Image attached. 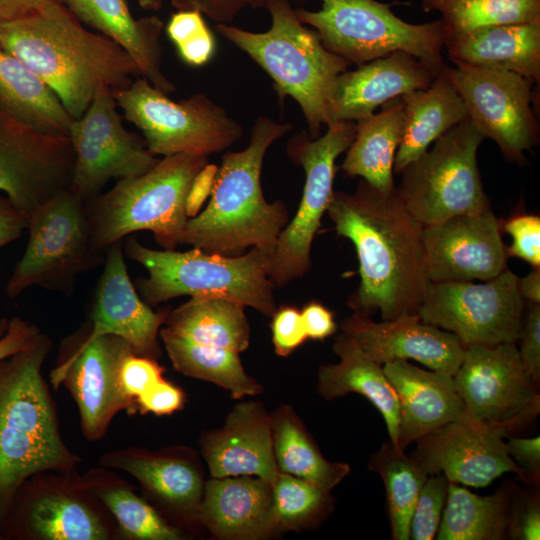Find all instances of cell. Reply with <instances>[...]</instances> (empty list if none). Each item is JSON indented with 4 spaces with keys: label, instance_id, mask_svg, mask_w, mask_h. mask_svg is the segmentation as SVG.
Instances as JSON below:
<instances>
[{
    "label": "cell",
    "instance_id": "cell-13",
    "mask_svg": "<svg viewBox=\"0 0 540 540\" xmlns=\"http://www.w3.org/2000/svg\"><path fill=\"white\" fill-rule=\"evenodd\" d=\"M355 131V122H334L320 137L303 133L291 139L288 154L304 168L305 185L296 215L280 233L271 256L269 276L275 286L309 272L312 242L334 192L336 160L352 143Z\"/></svg>",
    "mask_w": 540,
    "mask_h": 540
},
{
    "label": "cell",
    "instance_id": "cell-22",
    "mask_svg": "<svg viewBox=\"0 0 540 540\" xmlns=\"http://www.w3.org/2000/svg\"><path fill=\"white\" fill-rule=\"evenodd\" d=\"M507 434L464 414L415 441L411 456L428 475L442 473L449 482L470 487L487 486L507 472L524 481L522 470L507 452Z\"/></svg>",
    "mask_w": 540,
    "mask_h": 540
},
{
    "label": "cell",
    "instance_id": "cell-45",
    "mask_svg": "<svg viewBox=\"0 0 540 540\" xmlns=\"http://www.w3.org/2000/svg\"><path fill=\"white\" fill-rule=\"evenodd\" d=\"M165 370L156 359L137 355L133 351L122 358L118 367V386L129 405L128 415L138 414L137 400L164 378Z\"/></svg>",
    "mask_w": 540,
    "mask_h": 540
},
{
    "label": "cell",
    "instance_id": "cell-25",
    "mask_svg": "<svg viewBox=\"0 0 540 540\" xmlns=\"http://www.w3.org/2000/svg\"><path fill=\"white\" fill-rule=\"evenodd\" d=\"M439 73L401 51L346 70L338 76L328 102L329 124L356 122L392 99L427 88Z\"/></svg>",
    "mask_w": 540,
    "mask_h": 540
},
{
    "label": "cell",
    "instance_id": "cell-23",
    "mask_svg": "<svg viewBox=\"0 0 540 540\" xmlns=\"http://www.w3.org/2000/svg\"><path fill=\"white\" fill-rule=\"evenodd\" d=\"M123 241L105 252L89 315V326L80 339L91 341L104 335L124 339L133 352L158 360L162 355L159 331L171 307L154 311L143 301L128 274Z\"/></svg>",
    "mask_w": 540,
    "mask_h": 540
},
{
    "label": "cell",
    "instance_id": "cell-40",
    "mask_svg": "<svg viewBox=\"0 0 540 540\" xmlns=\"http://www.w3.org/2000/svg\"><path fill=\"white\" fill-rule=\"evenodd\" d=\"M368 467L381 476L385 487L391 538L410 539L413 509L429 475L390 440L372 455Z\"/></svg>",
    "mask_w": 540,
    "mask_h": 540
},
{
    "label": "cell",
    "instance_id": "cell-51",
    "mask_svg": "<svg viewBox=\"0 0 540 540\" xmlns=\"http://www.w3.org/2000/svg\"><path fill=\"white\" fill-rule=\"evenodd\" d=\"M506 449L509 456L520 467L524 481L538 485L540 481V438H521L506 435Z\"/></svg>",
    "mask_w": 540,
    "mask_h": 540
},
{
    "label": "cell",
    "instance_id": "cell-42",
    "mask_svg": "<svg viewBox=\"0 0 540 540\" xmlns=\"http://www.w3.org/2000/svg\"><path fill=\"white\" fill-rule=\"evenodd\" d=\"M276 531L299 530L320 520L331 506L330 493L302 478L278 472L271 483Z\"/></svg>",
    "mask_w": 540,
    "mask_h": 540
},
{
    "label": "cell",
    "instance_id": "cell-33",
    "mask_svg": "<svg viewBox=\"0 0 540 540\" xmlns=\"http://www.w3.org/2000/svg\"><path fill=\"white\" fill-rule=\"evenodd\" d=\"M403 123L401 97L384 103L379 112L356 121L355 136L341 166L345 175L361 177L381 193L393 191L396 188L393 166Z\"/></svg>",
    "mask_w": 540,
    "mask_h": 540
},
{
    "label": "cell",
    "instance_id": "cell-59",
    "mask_svg": "<svg viewBox=\"0 0 540 540\" xmlns=\"http://www.w3.org/2000/svg\"><path fill=\"white\" fill-rule=\"evenodd\" d=\"M140 7L145 10L157 11L159 10L164 0H136Z\"/></svg>",
    "mask_w": 540,
    "mask_h": 540
},
{
    "label": "cell",
    "instance_id": "cell-37",
    "mask_svg": "<svg viewBox=\"0 0 540 540\" xmlns=\"http://www.w3.org/2000/svg\"><path fill=\"white\" fill-rule=\"evenodd\" d=\"M270 418L279 472L307 480L328 493L350 473L347 463L330 462L323 457L291 407H279Z\"/></svg>",
    "mask_w": 540,
    "mask_h": 540
},
{
    "label": "cell",
    "instance_id": "cell-52",
    "mask_svg": "<svg viewBox=\"0 0 540 540\" xmlns=\"http://www.w3.org/2000/svg\"><path fill=\"white\" fill-rule=\"evenodd\" d=\"M175 10H198L218 23L230 24L247 6L246 0H170Z\"/></svg>",
    "mask_w": 540,
    "mask_h": 540
},
{
    "label": "cell",
    "instance_id": "cell-16",
    "mask_svg": "<svg viewBox=\"0 0 540 540\" xmlns=\"http://www.w3.org/2000/svg\"><path fill=\"white\" fill-rule=\"evenodd\" d=\"M465 416L508 434L540 412L537 385L526 373L515 343L465 347L453 375Z\"/></svg>",
    "mask_w": 540,
    "mask_h": 540
},
{
    "label": "cell",
    "instance_id": "cell-26",
    "mask_svg": "<svg viewBox=\"0 0 540 540\" xmlns=\"http://www.w3.org/2000/svg\"><path fill=\"white\" fill-rule=\"evenodd\" d=\"M199 444L211 477L255 476L272 483L279 472L270 414L259 402L235 405L224 425L203 433Z\"/></svg>",
    "mask_w": 540,
    "mask_h": 540
},
{
    "label": "cell",
    "instance_id": "cell-29",
    "mask_svg": "<svg viewBox=\"0 0 540 540\" xmlns=\"http://www.w3.org/2000/svg\"><path fill=\"white\" fill-rule=\"evenodd\" d=\"M68 7L83 24L119 45L154 87L166 94L175 90L162 71L164 23L158 16L135 18L125 0H69Z\"/></svg>",
    "mask_w": 540,
    "mask_h": 540
},
{
    "label": "cell",
    "instance_id": "cell-46",
    "mask_svg": "<svg viewBox=\"0 0 540 540\" xmlns=\"http://www.w3.org/2000/svg\"><path fill=\"white\" fill-rule=\"evenodd\" d=\"M503 229L512 238L506 247L508 257H516L540 267V217L535 214H516L503 223Z\"/></svg>",
    "mask_w": 540,
    "mask_h": 540
},
{
    "label": "cell",
    "instance_id": "cell-54",
    "mask_svg": "<svg viewBox=\"0 0 540 540\" xmlns=\"http://www.w3.org/2000/svg\"><path fill=\"white\" fill-rule=\"evenodd\" d=\"M300 312L308 338L324 340L336 332L333 312L320 302L309 301Z\"/></svg>",
    "mask_w": 540,
    "mask_h": 540
},
{
    "label": "cell",
    "instance_id": "cell-49",
    "mask_svg": "<svg viewBox=\"0 0 540 540\" xmlns=\"http://www.w3.org/2000/svg\"><path fill=\"white\" fill-rule=\"evenodd\" d=\"M528 310L523 316V324L519 336V351L522 365L539 386L540 382V304L528 303Z\"/></svg>",
    "mask_w": 540,
    "mask_h": 540
},
{
    "label": "cell",
    "instance_id": "cell-36",
    "mask_svg": "<svg viewBox=\"0 0 540 540\" xmlns=\"http://www.w3.org/2000/svg\"><path fill=\"white\" fill-rule=\"evenodd\" d=\"M94 495L117 525V540H185L188 534L169 523L135 487L110 468L94 467L82 474Z\"/></svg>",
    "mask_w": 540,
    "mask_h": 540
},
{
    "label": "cell",
    "instance_id": "cell-7",
    "mask_svg": "<svg viewBox=\"0 0 540 540\" xmlns=\"http://www.w3.org/2000/svg\"><path fill=\"white\" fill-rule=\"evenodd\" d=\"M122 244L125 257L147 270V277L138 278L135 287L151 307L187 295L233 300L267 316L277 309L269 276L271 254L259 248L225 256L198 248L155 250L131 237Z\"/></svg>",
    "mask_w": 540,
    "mask_h": 540
},
{
    "label": "cell",
    "instance_id": "cell-4",
    "mask_svg": "<svg viewBox=\"0 0 540 540\" xmlns=\"http://www.w3.org/2000/svg\"><path fill=\"white\" fill-rule=\"evenodd\" d=\"M291 129L290 123L256 119L248 146L224 154L209 202L188 219L182 244L225 256L256 247L272 256L288 211L281 201L265 200L261 171L269 147Z\"/></svg>",
    "mask_w": 540,
    "mask_h": 540
},
{
    "label": "cell",
    "instance_id": "cell-21",
    "mask_svg": "<svg viewBox=\"0 0 540 540\" xmlns=\"http://www.w3.org/2000/svg\"><path fill=\"white\" fill-rule=\"evenodd\" d=\"M428 281H486L507 269L501 223L491 207L422 230Z\"/></svg>",
    "mask_w": 540,
    "mask_h": 540
},
{
    "label": "cell",
    "instance_id": "cell-30",
    "mask_svg": "<svg viewBox=\"0 0 540 540\" xmlns=\"http://www.w3.org/2000/svg\"><path fill=\"white\" fill-rule=\"evenodd\" d=\"M452 63L512 72L540 82V23L487 26L446 39Z\"/></svg>",
    "mask_w": 540,
    "mask_h": 540
},
{
    "label": "cell",
    "instance_id": "cell-53",
    "mask_svg": "<svg viewBox=\"0 0 540 540\" xmlns=\"http://www.w3.org/2000/svg\"><path fill=\"white\" fill-rule=\"evenodd\" d=\"M40 332L37 325L19 316L10 318L6 333L0 338V361L28 347Z\"/></svg>",
    "mask_w": 540,
    "mask_h": 540
},
{
    "label": "cell",
    "instance_id": "cell-56",
    "mask_svg": "<svg viewBox=\"0 0 540 540\" xmlns=\"http://www.w3.org/2000/svg\"><path fill=\"white\" fill-rule=\"evenodd\" d=\"M26 226L27 216L6 196H0V248L17 240Z\"/></svg>",
    "mask_w": 540,
    "mask_h": 540
},
{
    "label": "cell",
    "instance_id": "cell-27",
    "mask_svg": "<svg viewBox=\"0 0 540 540\" xmlns=\"http://www.w3.org/2000/svg\"><path fill=\"white\" fill-rule=\"evenodd\" d=\"M383 370L399 404L395 447L405 451L419 438L464 415V404L456 392L453 375L424 370L407 360L385 363Z\"/></svg>",
    "mask_w": 540,
    "mask_h": 540
},
{
    "label": "cell",
    "instance_id": "cell-2",
    "mask_svg": "<svg viewBox=\"0 0 540 540\" xmlns=\"http://www.w3.org/2000/svg\"><path fill=\"white\" fill-rule=\"evenodd\" d=\"M0 46L41 78L73 119L84 114L99 88L117 91L142 77L119 45L84 27L55 0L34 14L0 23Z\"/></svg>",
    "mask_w": 540,
    "mask_h": 540
},
{
    "label": "cell",
    "instance_id": "cell-12",
    "mask_svg": "<svg viewBox=\"0 0 540 540\" xmlns=\"http://www.w3.org/2000/svg\"><path fill=\"white\" fill-rule=\"evenodd\" d=\"M26 230L24 253L6 284L9 298L33 286L69 293L80 275L102 261L91 248L85 201L70 188L31 212Z\"/></svg>",
    "mask_w": 540,
    "mask_h": 540
},
{
    "label": "cell",
    "instance_id": "cell-6",
    "mask_svg": "<svg viewBox=\"0 0 540 540\" xmlns=\"http://www.w3.org/2000/svg\"><path fill=\"white\" fill-rule=\"evenodd\" d=\"M207 157L165 156L147 172L117 180L106 192L85 201L92 251L103 256L131 233L151 231L164 249L182 244L188 221L185 202Z\"/></svg>",
    "mask_w": 540,
    "mask_h": 540
},
{
    "label": "cell",
    "instance_id": "cell-1",
    "mask_svg": "<svg viewBox=\"0 0 540 540\" xmlns=\"http://www.w3.org/2000/svg\"><path fill=\"white\" fill-rule=\"evenodd\" d=\"M326 212L357 253L360 283L347 301L353 312H379L382 320L418 314L428 283L423 225L396 188L381 193L361 179L352 194L334 191Z\"/></svg>",
    "mask_w": 540,
    "mask_h": 540
},
{
    "label": "cell",
    "instance_id": "cell-31",
    "mask_svg": "<svg viewBox=\"0 0 540 540\" xmlns=\"http://www.w3.org/2000/svg\"><path fill=\"white\" fill-rule=\"evenodd\" d=\"M333 350L340 361L319 368L318 394L326 400H333L348 393L364 396L382 414L390 441L396 446L399 404L397 394L384 373L383 365L368 357L343 333L335 338Z\"/></svg>",
    "mask_w": 540,
    "mask_h": 540
},
{
    "label": "cell",
    "instance_id": "cell-62",
    "mask_svg": "<svg viewBox=\"0 0 540 540\" xmlns=\"http://www.w3.org/2000/svg\"><path fill=\"white\" fill-rule=\"evenodd\" d=\"M55 1L60 2V3H62L64 5H67V6H68V2H69V0H55Z\"/></svg>",
    "mask_w": 540,
    "mask_h": 540
},
{
    "label": "cell",
    "instance_id": "cell-34",
    "mask_svg": "<svg viewBox=\"0 0 540 540\" xmlns=\"http://www.w3.org/2000/svg\"><path fill=\"white\" fill-rule=\"evenodd\" d=\"M0 108L41 133L69 138L73 118L52 89L0 46Z\"/></svg>",
    "mask_w": 540,
    "mask_h": 540
},
{
    "label": "cell",
    "instance_id": "cell-47",
    "mask_svg": "<svg viewBox=\"0 0 540 540\" xmlns=\"http://www.w3.org/2000/svg\"><path fill=\"white\" fill-rule=\"evenodd\" d=\"M511 497L513 505L511 502L508 536L514 540H539L540 502L538 494L531 495L516 489Z\"/></svg>",
    "mask_w": 540,
    "mask_h": 540
},
{
    "label": "cell",
    "instance_id": "cell-15",
    "mask_svg": "<svg viewBox=\"0 0 540 540\" xmlns=\"http://www.w3.org/2000/svg\"><path fill=\"white\" fill-rule=\"evenodd\" d=\"M441 73L461 97L472 124L507 160L522 165L525 152L539 141L534 83L512 72L463 63L444 65Z\"/></svg>",
    "mask_w": 540,
    "mask_h": 540
},
{
    "label": "cell",
    "instance_id": "cell-48",
    "mask_svg": "<svg viewBox=\"0 0 540 540\" xmlns=\"http://www.w3.org/2000/svg\"><path fill=\"white\" fill-rule=\"evenodd\" d=\"M272 341L278 356L287 357L301 346L307 337L301 312L283 305L275 310L271 321Z\"/></svg>",
    "mask_w": 540,
    "mask_h": 540
},
{
    "label": "cell",
    "instance_id": "cell-38",
    "mask_svg": "<svg viewBox=\"0 0 540 540\" xmlns=\"http://www.w3.org/2000/svg\"><path fill=\"white\" fill-rule=\"evenodd\" d=\"M512 488L479 496L449 482L438 540H501L508 536Z\"/></svg>",
    "mask_w": 540,
    "mask_h": 540
},
{
    "label": "cell",
    "instance_id": "cell-58",
    "mask_svg": "<svg viewBox=\"0 0 540 540\" xmlns=\"http://www.w3.org/2000/svg\"><path fill=\"white\" fill-rule=\"evenodd\" d=\"M529 274L518 278V291L528 303L540 304V267H532Z\"/></svg>",
    "mask_w": 540,
    "mask_h": 540
},
{
    "label": "cell",
    "instance_id": "cell-3",
    "mask_svg": "<svg viewBox=\"0 0 540 540\" xmlns=\"http://www.w3.org/2000/svg\"><path fill=\"white\" fill-rule=\"evenodd\" d=\"M52 346L40 332L28 347L0 361V523L28 477L46 470L75 471L82 461L64 442L42 374Z\"/></svg>",
    "mask_w": 540,
    "mask_h": 540
},
{
    "label": "cell",
    "instance_id": "cell-5",
    "mask_svg": "<svg viewBox=\"0 0 540 540\" xmlns=\"http://www.w3.org/2000/svg\"><path fill=\"white\" fill-rule=\"evenodd\" d=\"M265 8L271 17L265 32L226 23H218L216 30L268 74L279 101L291 97L298 103L309 137L317 138L329 124L327 106L337 78L351 64L324 46L290 2L274 0Z\"/></svg>",
    "mask_w": 540,
    "mask_h": 540
},
{
    "label": "cell",
    "instance_id": "cell-18",
    "mask_svg": "<svg viewBox=\"0 0 540 540\" xmlns=\"http://www.w3.org/2000/svg\"><path fill=\"white\" fill-rule=\"evenodd\" d=\"M70 139L34 130L0 108V191L26 216L69 188Z\"/></svg>",
    "mask_w": 540,
    "mask_h": 540
},
{
    "label": "cell",
    "instance_id": "cell-39",
    "mask_svg": "<svg viewBox=\"0 0 540 540\" xmlns=\"http://www.w3.org/2000/svg\"><path fill=\"white\" fill-rule=\"evenodd\" d=\"M159 338L179 373L214 383L227 390L234 399L263 392L260 383L244 371L239 353L193 343L163 331H159Z\"/></svg>",
    "mask_w": 540,
    "mask_h": 540
},
{
    "label": "cell",
    "instance_id": "cell-44",
    "mask_svg": "<svg viewBox=\"0 0 540 540\" xmlns=\"http://www.w3.org/2000/svg\"><path fill=\"white\" fill-rule=\"evenodd\" d=\"M449 480L442 473L429 475L425 481L410 522V539H434L447 499Z\"/></svg>",
    "mask_w": 540,
    "mask_h": 540
},
{
    "label": "cell",
    "instance_id": "cell-19",
    "mask_svg": "<svg viewBox=\"0 0 540 540\" xmlns=\"http://www.w3.org/2000/svg\"><path fill=\"white\" fill-rule=\"evenodd\" d=\"M129 351V344L114 335L80 339L50 373L51 385H63L76 403L81 432L89 442L101 440L119 412H129L118 386V367Z\"/></svg>",
    "mask_w": 540,
    "mask_h": 540
},
{
    "label": "cell",
    "instance_id": "cell-41",
    "mask_svg": "<svg viewBox=\"0 0 540 540\" xmlns=\"http://www.w3.org/2000/svg\"><path fill=\"white\" fill-rule=\"evenodd\" d=\"M421 7L440 13L445 40L487 26L540 23V0H421Z\"/></svg>",
    "mask_w": 540,
    "mask_h": 540
},
{
    "label": "cell",
    "instance_id": "cell-28",
    "mask_svg": "<svg viewBox=\"0 0 540 540\" xmlns=\"http://www.w3.org/2000/svg\"><path fill=\"white\" fill-rule=\"evenodd\" d=\"M199 523L221 539L256 540L276 531L271 483L255 476L211 477L204 483Z\"/></svg>",
    "mask_w": 540,
    "mask_h": 540
},
{
    "label": "cell",
    "instance_id": "cell-9",
    "mask_svg": "<svg viewBox=\"0 0 540 540\" xmlns=\"http://www.w3.org/2000/svg\"><path fill=\"white\" fill-rule=\"evenodd\" d=\"M112 93L123 118L142 132L155 156L207 157L227 149L243 135L242 125L204 93L175 101L144 77H136L128 87Z\"/></svg>",
    "mask_w": 540,
    "mask_h": 540
},
{
    "label": "cell",
    "instance_id": "cell-11",
    "mask_svg": "<svg viewBox=\"0 0 540 540\" xmlns=\"http://www.w3.org/2000/svg\"><path fill=\"white\" fill-rule=\"evenodd\" d=\"M0 535L5 540H117V525L77 470H46L18 487Z\"/></svg>",
    "mask_w": 540,
    "mask_h": 540
},
{
    "label": "cell",
    "instance_id": "cell-35",
    "mask_svg": "<svg viewBox=\"0 0 540 540\" xmlns=\"http://www.w3.org/2000/svg\"><path fill=\"white\" fill-rule=\"evenodd\" d=\"M245 306L219 297L197 296L171 309L160 331L207 346L245 351L250 327Z\"/></svg>",
    "mask_w": 540,
    "mask_h": 540
},
{
    "label": "cell",
    "instance_id": "cell-55",
    "mask_svg": "<svg viewBox=\"0 0 540 540\" xmlns=\"http://www.w3.org/2000/svg\"><path fill=\"white\" fill-rule=\"evenodd\" d=\"M217 173L218 166L207 163L192 180L185 202L188 218L197 216L202 210L212 193Z\"/></svg>",
    "mask_w": 540,
    "mask_h": 540
},
{
    "label": "cell",
    "instance_id": "cell-10",
    "mask_svg": "<svg viewBox=\"0 0 540 540\" xmlns=\"http://www.w3.org/2000/svg\"><path fill=\"white\" fill-rule=\"evenodd\" d=\"M484 135L467 118L400 173L396 191L423 226L490 207L477 164Z\"/></svg>",
    "mask_w": 540,
    "mask_h": 540
},
{
    "label": "cell",
    "instance_id": "cell-32",
    "mask_svg": "<svg viewBox=\"0 0 540 540\" xmlns=\"http://www.w3.org/2000/svg\"><path fill=\"white\" fill-rule=\"evenodd\" d=\"M401 98L404 123L393 166L396 175L430 148L436 139L468 118L461 97L441 71L427 88Z\"/></svg>",
    "mask_w": 540,
    "mask_h": 540
},
{
    "label": "cell",
    "instance_id": "cell-61",
    "mask_svg": "<svg viewBox=\"0 0 540 540\" xmlns=\"http://www.w3.org/2000/svg\"><path fill=\"white\" fill-rule=\"evenodd\" d=\"M9 319L3 317L0 319V338L6 333L8 329Z\"/></svg>",
    "mask_w": 540,
    "mask_h": 540
},
{
    "label": "cell",
    "instance_id": "cell-24",
    "mask_svg": "<svg viewBox=\"0 0 540 540\" xmlns=\"http://www.w3.org/2000/svg\"><path fill=\"white\" fill-rule=\"evenodd\" d=\"M340 327L344 335L380 365L413 359L431 370L454 375L465 352L455 334L423 322L418 314L375 322L370 316L353 312Z\"/></svg>",
    "mask_w": 540,
    "mask_h": 540
},
{
    "label": "cell",
    "instance_id": "cell-57",
    "mask_svg": "<svg viewBox=\"0 0 540 540\" xmlns=\"http://www.w3.org/2000/svg\"><path fill=\"white\" fill-rule=\"evenodd\" d=\"M53 0H0V23L34 14Z\"/></svg>",
    "mask_w": 540,
    "mask_h": 540
},
{
    "label": "cell",
    "instance_id": "cell-50",
    "mask_svg": "<svg viewBox=\"0 0 540 540\" xmlns=\"http://www.w3.org/2000/svg\"><path fill=\"white\" fill-rule=\"evenodd\" d=\"M185 402L184 391L163 378L142 394L136 405L137 412L141 415L152 413L156 416H169L183 409Z\"/></svg>",
    "mask_w": 540,
    "mask_h": 540
},
{
    "label": "cell",
    "instance_id": "cell-14",
    "mask_svg": "<svg viewBox=\"0 0 540 540\" xmlns=\"http://www.w3.org/2000/svg\"><path fill=\"white\" fill-rule=\"evenodd\" d=\"M518 278L507 268L484 283L428 281L418 315L455 334L464 347L516 343L524 316Z\"/></svg>",
    "mask_w": 540,
    "mask_h": 540
},
{
    "label": "cell",
    "instance_id": "cell-60",
    "mask_svg": "<svg viewBox=\"0 0 540 540\" xmlns=\"http://www.w3.org/2000/svg\"><path fill=\"white\" fill-rule=\"evenodd\" d=\"M274 0H246L247 6H250L252 8H261L265 7L269 2ZM279 1H286V2H293V1H304V0H279Z\"/></svg>",
    "mask_w": 540,
    "mask_h": 540
},
{
    "label": "cell",
    "instance_id": "cell-20",
    "mask_svg": "<svg viewBox=\"0 0 540 540\" xmlns=\"http://www.w3.org/2000/svg\"><path fill=\"white\" fill-rule=\"evenodd\" d=\"M99 465L134 477L142 496L172 525L185 531L198 520L204 491L203 471L188 447L158 451L130 446L103 453Z\"/></svg>",
    "mask_w": 540,
    "mask_h": 540
},
{
    "label": "cell",
    "instance_id": "cell-8",
    "mask_svg": "<svg viewBox=\"0 0 540 540\" xmlns=\"http://www.w3.org/2000/svg\"><path fill=\"white\" fill-rule=\"evenodd\" d=\"M319 1L320 9H297V15L316 31L329 51L350 64L358 66L401 51L437 72L445 65V33L440 19L409 23L393 12L394 3L377 0Z\"/></svg>",
    "mask_w": 540,
    "mask_h": 540
},
{
    "label": "cell",
    "instance_id": "cell-17",
    "mask_svg": "<svg viewBox=\"0 0 540 540\" xmlns=\"http://www.w3.org/2000/svg\"><path fill=\"white\" fill-rule=\"evenodd\" d=\"M118 108L112 91L99 88L70 126L74 165L69 188L84 201L101 193L110 180L141 175L159 161L143 137L125 128Z\"/></svg>",
    "mask_w": 540,
    "mask_h": 540
},
{
    "label": "cell",
    "instance_id": "cell-63",
    "mask_svg": "<svg viewBox=\"0 0 540 540\" xmlns=\"http://www.w3.org/2000/svg\"><path fill=\"white\" fill-rule=\"evenodd\" d=\"M0 540H5V539L0 535Z\"/></svg>",
    "mask_w": 540,
    "mask_h": 540
},
{
    "label": "cell",
    "instance_id": "cell-43",
    "mask_svg": "<svg viewBox=\"0 0 540 540\" xmlns=\"http://www.w3.org/2000/svg\"><path fill=\"white\" fill-rule=\"evenodd\" d=\"M165 31L180 59L189 66H203L215 54V37L198 10H176Z\"/></svg>",
    "mask_w": 540,
    "mask_h": 540
}]
</instances>
